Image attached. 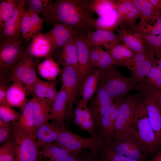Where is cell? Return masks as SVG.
<instances>
[{
  "label": "cell",
  "instance_id": "6da1fadb",
  "mask_svg": "<svg viewBox=\"0 0 161 161\" xmlns=\"http://www.w3.org/2000/svg\"><path fill=\"white\" fill-rule=\"evenodd\" d=\"M89 0H58L45 10L44 18L48 24L58 23L72 27L87 35L96 30V20Z\"/></svg>",
  "mask_w": 161,
  "mask_h": 161
},
{
  "label": "cell",
  "instance_id": "3957f363",
  "mask_svg": "<svg viewBox=\"0 0 161 161\" xmlns=\"http://www.w3.org/2000/svg\"><path fill=\"white\" fill-rule=\"evenodd\" d=\"M104 143V139L100 135L91 138L83 137L73 133L64 126H61L54 144L71 153L77 154L83 149H87L91 154L97 156Z\"/></svg>",
  "mask_w": 161,
  "mask_h": 161
},
{
  "label": "cell",
  "instance_id": "d590c367",
  "mask_svg": "<svg viewBox=\"0 0 161 161\" xmlns=\"http://www.w3.org/2000/svg\"><path fill=\"white\" fill-rule=\"evenodd\" d=\"M91 7L93 12L98 17L103 16L112 10L116 9L119 0H91Z\"/></svg>",
  "mask_w": 161,
  "mask_h": 161
},
{
  "label": "cell",
  "instance_id": "681fc988",
  "mask_svg": "<svg viewBox=\"0 0 161 161\" xmlns=\"http://www.w3.org/2000/svg\"><path fill=\"white\" fill-rule=\"evenodd\" d=\"M141 83L153 99L161 107V91L146 83Z\"/></svg>",
  "mask_w": 161,
  "mask_h": 161
},
{
  "label": "cell",
  "instance_id": "f546056e",
  "mask_svg": "<svg viewBox=\"0 0 161 161\" xmlns=\"http://www.w3.org/2000/svg\"><path fill=\"white\" fill-rule=\"evenodd\" d=\"M62 65H67L73 67L78 75L77 52L73 38L71 39L62 48L60 57V62Z\"/></svg>",
  "mask_w": 161,
  "mask_h": 161
},
{
  "label": "cell",
  "instance_id": "9c48e42d",
  "mask_svg": "<svg viewBox=\"0 0 161 161\" xmlns=\"http://www.w3.org/2000/svg\"><path fill=\"white\" fill-rule=\"evenodd\" d=\"M87 35L78 32L74 37L77 49L80 92L84 80L96 69L90 60L89 46L86 42Z\"/></svg>",
  "mask_w": 161,
  "mask_h": 161
},
{
  "label": "cell",
  "instance_id": "4dcf8cb0",
  "mask_svg": "<svg viewBox=\"0 0 161 161\" xmlns=\"http://www.w3.org/2000/svg\"><path fill=\"white\" fill-rule=\"evenodd\" d=\"M118 35L124 44L136 53L145 52L146 49L143 40L136 33H132L120 29Z\"/></svg>",
  "mask_w": 161,
  "mask_h": 161
},
{
  "label": "cell",
  "instance_id": "d6986e66",
  "mask_svg": "<svg viewBox=\"0 0 161 161\" xmlns=\"http://www.w3.org/2000/svg\"><path fill=\"white\" fill-rule=\"evenodd\" d=\"M104 47L112 57L118 62V66L130 69L135 53L122 42Z\"/></svg>",
  "mask_w": 161,
  "mask_h": 161
},
{
  "label": "cell",
  "instance_id": "d4e9b609",
  "mask_svg": "<svg viewBox=\"0 0 161 161\" xmlns=\"http://www.w3.org/2000/svg\"><path fill=\"white\" fill-rule=\"evenodd\" d=\"M27 49L34 58L50 57L49 56L53 51L50 41L41 32L32 38Z\"/></svg>",
  "mask_w": 161,
  "mask_h": 161
},
{
  "label": "cell",
  "instance_id": "e575fe53",
  "mask_svg": "<svg viewBox=\"0 0 161 161\" xmlns=\"http://www.w3.org/2000/svg\"><path fill=\"white\" fill-rule=\"evenodd\" d=\"M97 156V161H151L148 159L137 160L120 155L112 149L109 143H106L104 144Z\"/></svg>",
  "mask_w": 161,
  "mask_h": 161
},
{
  "label": "cell",
  "instance_id": "836d02e7",
  "mask_svg": "<svg viewBox=\"0 0 161 161\" xmlns=\"http://www.w3.org/2000/svg\"><path fill=\"white\" fill-rule=\"evenodd\" d=\"M43 148L41 153L46 161H64L71 154L66 150L52 143L48 144Z\"/></svg>",
  "mask_w": 161,
  "mask_h": 161
},
{
  "label": "cell",
  "instance_id": "2e32d148",
  "mask_svg": "<svg viewBox=\"0 0 161 161\" xmlns=\"http://www.w3.org/2000/svg\"><path fill=\"white\" fill-rule=\"evenodd\" d=\"M141 86L145 100L148 118L155 134L159 151L161 148V107L151 97L142 83Z\"/></svg>",
  "mask_w": 161,
  "mask_h": 161
},
{
  "label": "cell",
  "instance_id": "74e56055",
  "mask_svg": "<svg viewBox=\"0 0 161 161\" xmlns=\"http://www.w3.org/2000/svg\"><path fill=\"white\" fill-rule=\"evenodd\" d=\"M21 29V39H24L26 43L35 36L31 17L25 9L22 14Z\"/></svg>",
  "mask_w": 161,
  "mask_h": 161
},
{
  "label": "cell",
  "instance_id": "9a60e30c",
  "mask_svg": "<svg viewBox=\"0 0 161 161\" xmlns=\"http://www.w3.org/2000/svg\"><path fill=\"white\" fill-rule=\"evenodd\" d=\"M96 95L89 109L96 124L101 128V120L105 112L113 102L103 81L100 79Z\"/></svg>",
  "mask_w": 161,
  "mask_h": 161
},
{
  "label": "cell",
  "instance_id": "ba28073f",
  "mask_svg": "<svg viewBox=\"0 0 161 161\" xmlns=\"http://www.w3.org/2000/svg\"><path fill=\"white\" fill-rule=\"evenodd\" d=\"M20 41L8 40L0 42V80L11 74L12 69L22 57L26 49Z\"/></svg>",
  "mask_w": 161,
  "mask_h": 161
},
{
  "label": "cell",
  "instance_id": "f35d334b",
  "mask_svg": "<svg viewBox=\"0 0 161 161\" xmlns=\"http://www.w3.org/2000/svg\"><path fill=\"white\" fill-rule=\"evenodd\" d=\"M18 0H0V31L10 16Z\"/></svg>",
  "mask_w": 161,
  "mask_h": 161
},
{
  "label": "cell",
  "instance_id": "816d5d0a",
  "mask_svg": "<svg viewBox=\"0 0 161 161\" xmlns=\"http://www.w3.org/2000/svg\"><path fill=\"white\" fill-rule=\"evenodd\" d=\"M155 8L161 11V0H149Z\"/></svg>",
  "mask_w": 161,
  "mask_h": 161
},
{
  "label": "cell",
  "instance_id": "5bb4252c",
  "mask_svg": "<svg viewBox=\"0 0 161 161\" xmlns=\"http://www.w3.org/2000/svg\"><path fill=\"white\" fill-rule=\"evenodd\" d=\"M116 9L120 29L132 32L136 28L135 23L140 18V13L131 0H119Z\"/></svg>",
  "mask_w": 161,
  "mask_h": 161
},
{
  "label": "cell",
  "instance_id": "9f6ffc18",
  "mask_svg": "<svg viewBox=\"0 0 161 161\" xmlns=\"http://www.w3.org/2000/svg\"><path fill=\"white\" fill-rule=\"evenodd\" d=\"M155 63L161 71V57L157 58Z\"/></svg>",
  "mask_w": 161,
  "mask_h": 161
},
{
  "label": "cell",
  "instance_id": "1f68e13d",
  "mask_svg": "<svg viewBox=\"0 0 161 161\" xmlns=\"http://www.w3.org/2000/svg\"><path fill=\"white\" fill-rule=\"evenodd\" d=\"M22 110V113L19 119L14 122L19 128L24 131L34 133V126L31 99L27 102Z\"/></svg>",
  "mask_w": 161,
  "mask_h": 161
},
{
  "label": "cell",
  "instance_id": "7402d4cb",
  "mask_svg": "<svg viewBox=\"0 0 161 161\" xmlns=\"http://www.w3.org/2000/svg\"><path fill=\"white\" fill-rule=\"evenodd\" d=\"M61 126L56 121L52 123L47 122L41 125L35 133L38 147H44L48 144L55 142L58 137Z\"/></svg>",
  "mask_w": 161,
  "mask_h": 161
},
{
  "label": "cell",
  "instance_id": "c3c4849f",
  "mask_svg": "<svg viewBox=\"0 0 161 161\" xmlns=\"http://www.w3.org/2000/svg\"><path fill=\"white\" fill-rule=\"evenodd\" d=\"M102 47L101 46H89V56L92 63L95 66H97L100 57Z\"/></svg>",
  "mask_w": 161,
  "mask_h": 161
},
{
  "label": "cell",
  "instance_id": "8fae6325",
  "mask_svg": "<svg viewBox=\"0 0 161 161\" xmlns=\"http://www.w3.org/2000/svg\"><path fill=\"white\" fill-rule=\"evenodd\" d=\"M61 74V85L66 89L68 96V104L65 115L68 124L73 116V108L77 93L79 91V79L76 70L72 66L63 65Z\"/></svg>",
  "mask_w": 161,
  "mask_h": 161
},
{
  "label": "cell",
  "instance_id": "484cf974",
  "mask_svg": "<svg viewBox=\"0 0 161 161\" xmlns=\"http://www.w3.org/2000/svg\"><path fill=\"white\" fill-rule=\"evenodd\" d=\"M31 100L35 133L41 125L50 120L51 106L47 101L40 98L33 97Z\"/></svg>",
  "mask_w": 161,
  "mask_h": 161
},
{
  "label": "cell",
  "instance_id": "4fadbf2b",
  "mask_svg": "<svg viewBox=\"0 0 161 161\" xmlns=\"http://www.w3.org/2000/svg\"><path fill=\"white\" fill-rule=\"evenodd\" d=\"M24 0H18L13 12L0 31V42L8 40H21V24L22 14L25 9Z\"/></svg>",
  "mask_w": 161,
  "mask_h": 161
},
{
  "label": "cell",
  "instance_id": "277c9868",
  "mask_svg": "<svg viewBox=\"0 0 161 161\" xmlns=\"http://www.w3.org/2000/svg\"><path fill=\"white\" fill-rule=\"evenodd\" d=\"M100 69V79L104 83L107 90L113 100L124 96L133 89L140 90V84L133 81L131 78H127L121 74L113 66Z\"/></svg>",
  "mask_w": 161,
  "mask_h": 161
},
{
  "label": "cell",
  "instance_id": "ac0fdd59",
  "mask_svg": "<svg viewBox=\"0 0 161 161\" xmlns=\"http://www.w3.org/2000/svg\"><path fill=\"white\" fill-rule=\"evenodd\" d=\"M59 80L45 81L38 78L31 86H25L27 94L45 100L51 106L58 92L56 86Z\"/></svg>",
  "mask_w": 161,
  "mask_h": 161
},
{
  "label": "cell",
  "instance_id": "7bdbcfd3",
  "mask_svg": "<svg viewBox=\"0 0 161 161\" xmlns=\"http://www.w3.org/2000/svg\"><path fill=\"white\" fill-rule=\"evenodd\" d=\"M14 129L12 123L6 122L0 118V143L14 140Z\"/></svg>",
  "mask_w": 161,
  "mask_h": 161
},
{
  "label": "cell",
  "instance_id": "cb8c5ba5",
  "mask_svg": "<svg viewBox=\"0 0 161 161\" xmlns=\"http://www.w3.org/2000/svg\"><path fill=\"white\" fill-rule=\"evenodd\" d=\"M140 14V23L134 31L142 29L148 25L151 20L154 22L161 14V11L156 9L149 0H131Z\"/></svg>",
  "mask_w": 161,
  "mask_h": 161
},
{
  "label": "cell",
  "instance_id": "52a82bcc",
  "mask_svg": "<svg viewBox=\"0 0 161 161\" xmlns=\"http://www.w3.org/2000/svg\"><path fill=\"white\" fill-rule=\"evenodd\" d=\"M36 62L34 58L27 48L21 59L13 68L8 77L1 80L0 82L7 83L14 80H18L25 86L33 84L38 79L36 72Z\"/></svg>",
  "mask_w": 161,
  "mask_h": 161
},
{
  "label": "cell",
  "instance_id": "f907efd6",
  "mask_svg": "<svg viewBox=\"0 0 161 161\" xmlns=\"http://www.w3.org/2000/svg\"><path fill=\"white\" fill-rule=\"evenodd\" d=\"M7 88L2 83L0 85V106H5Z\"/></svg>",
  "mask_w": 161,
  "mask_h": 161
},
{
  "label": "cell",
  "instance_id": "60d3db41",
  "mask_svg": "<svg viewBox=\"0 0 161 161\" xmlns=\"http://www.w3.org/2000/svg\"><path fill=\"white\" fill-rule=\"evenodd\" d=\"M27 11H31L44 16L46 8L53 2L48 0H24Z\"/></svg>",
  "mask_w": 161,
  "mask_h": 161
},
{
  "label": "cell",
  "instance_id": "f6af8a7d",
  "mask_svg": "<svg viewBox=\"0 0 161 161\" xmlns=\"http://www.w3.org/2000/svg\"><path fill=\"white\" fill-rule=\"evenodd\" d=\"M156 22L153 25H147L144 28L135 30L134 33L156 35L161 34V14L156 18Z\"/></svg>",
  "mask_w": 161,
  "mask_h": 161
},
{
  "label": "cell",
  "instance_id": "7c38bea8",
  "mask_svg": "<svg viewBox=\"0 0 161 161\" xmlns=\"http://www.w3.org/2000/svg\"><path fill=\"white\" fill-rule=\"evenodd\" d=\"M155 56L154 52L148 49L143 52L135 53L129 70L133 81L137 84L146 83L147 76L156 63L157 58Z\"/></svg>",
  "mask_w": 161,
  "mask_h": 161
},
{
  "label": "cell",
  "instance_id": "e0dca14e",
  "mask_svg": "<svg viewBox=\"0 0 161 161\" xmlns=\"http://www.w3.org/2000/svg\"><path fill=\"white\" fill-rule=\"evenodd\" d=\"M53 24V28L44 34L50 41L53 51L62 49L78 32L72 27L66 24L55 23Z\"/></svg>",
  "mask_w": 161,
  "mask_h": 161
},
{
  "label": "cell",
  "instance_id": "7a4b0ae2",
  "mask_svg": "<svg viewBox=\"0 0 161 161\" xmlns=\"http://www.w3.org/2000/svg\"><path fill=\"white\" fill-rule=\"evenodd\" d=\"M126 134L136 138L148 156L157 151L156 138L148 118L144 96L137 106L132 126Z\"/></svg>",
  "mask_w": 161,
  "mask_h": 161
},
{
  "label": "cell",
  "instance_id": "83f0119b",
  "mask_svg": "<svg viewBox=\"0 0 161 161\" xmlns=\"http://www.w3.org/2000/svg\"><path fill=\"white\" fill-rule=\"evenodd\" d=\"M100 77V69H98L84 80L81 90L82 98L78 103L77 106L82 108L86 106L97 91Z\"/></svg>",
  "mask_w": 161,
  "mask_h": 161
},
{
  "label": "cell",
  "instance_id": "ee69618b",
  "mask_svg": "<svg viewBox=\"0 0 161 161\" xmlns=\"http://www.w3.org/2000/svg\"><path fill=\"white\" fill-rule=\"evenodd\" d=\"M21 115L18 112L10 107L0 106V118L6 122L18 121Z\"/></svg>",
  "mask_w": 161,
  "mask_h": 161
},
{
  "label": "cell",
  "instance_id": "ffe728a7",
  "mask_svg": "<svg viewBox=\"0 0 161 161\" xmlns=\"http://www.w3.org/2000/svg\"><path fill=\"white\" fill-rule=\"evenodd\" d=\"M27 95L25 86L19 81H13L7 89L5 106L19 107L22 110L27 102Z\"/></svg>",
  "mask_w": 161,
  "mask_h": 161
},
{
  "label": "cell",
  "instance_id": "5b68a950",
  "mask_svg": "<svg viewBox=\"0 0 161 161\" xmlns=\"http://www.w3.org/2000/svg\"><path fill=\"white\" fill-rule=\"evenodd\" d=\"M144 96L141 89L137 93L128 95L125 98L120 107L115 121V137L113 141L119 140L126 134L131 128L137 106Z\"/></svg>",
  "mask_w": 161,
  "mask_h": 161
},
{
  "label": "cell",
  "instance_id": "30bf717a",
  "mask_svg": "<svg viewBox=\"0 0 161 161\" xmlns=\"http://www.w3.org/2000/svg\"><path fill=\"white\" fill-rule=\"evenodd\" d=\"M117 154L137 160L148 159V156L142 145L133 135L127 134L119 140L109 143Z\"/></svg>",
  "mask_w": 161,
  "mask_h": 161
},
{
  "label": "cell",
  "instance_id": "11a10c76",
  "mask_svg": "<svg viewBox=\"0 0 161 161\" xmlns=\"http://www.w3.org/2000/svg\"><path fill=\"white\" fill-rule=\"evenodd\" d=\"M79 161H97V160L96 156L91 154V156L80 158Z\"/></svg>",
  "mask_w": 161,
  "mask_h": 161
},
{
  "label": "cell",
  "instance_id": "603a6c76",
  "mask_svg": "<svg viewBox=\"0 0 161 161\" xmlns=\"http://www.w3.org/2000/svg\"><path fill=\"white\" fill-rule=\"evenodd\" d=\"M68 104L66 91L62 85L51 106L50 119L55 120L58 124L64 126Z\"/></svg>",
  "mask_w": 161,
  "mask_h": 161
},
{
  "label": "cell",
  "instance_id": "b9f144b4",
  "mask_svg": "<svg viewBox=\"0 0 161 161\" xmlns=\"http://www.w3.org/2000/svg\"><path fill=\"white\" fill-rule=\"evenodd\" d=\"M146 83L155 89H161V71L156 63L153 64L148 73Z\"/></svg>",
  "mask_w": 161,
  "mask_h": 161
},
{
  "label": "cell",
  "instance_id": "db71d44e",
  "mask_svg": "<svg viewBox=\"0 0 161 161\" xmlns=\"http://www.w3.org/2000/svg\"><path fill=\"white\" fill-rule=\"evenodd\" d=\"M151 160V161H161V151H158L156 152Z\"/></svg>",
  "mask_w": 161,
  "mask_h": 161
},
{
  "label": "cell",
  "instance_id": "44dd1931",
  "mask_svg": "<svg viewBox=\"0 0 161 161\" xmlns=\"http://www.w3.org/2000/svg\"><path fill=\"white\" fill-rule=\"evenodd\" d=\"M124 97H120L116 99L102 116L100 135L104 139L105 143H109L114 140L115 128L112 121L111 115L116 107L122 103L125 99Z\"/></svg>",
  "mask_w": 161,
  "mask_h": 161
},
{
  "label": "cell",
  "instance_id": "8d00e7d4",
  "mask_svg": "<svg viewBox=\"0 0 161 161\" xmlns=\"http://www.w3.org/2000/svg\"><path fill=\"white\" fill-rule=\"evenodd\" d=\"M136 33L143 40L146 49L153 50L157 58L161 57V34L156 36Z\"/></svg>",
  "mask_w": 161,
  "mask_h": 161
},
{
  "label": "cell",
  "instance_id": "7dc6e473",
  "mask_svg": "<svg viewBox=\"0 0 161 161\" xmlns=\"http://www.w3.org/2000/svg\"><path fill=\"white\" fill-rule=\"evenodd\" d=\"M27 11L31 17L34 27V34L36 36L41 32L43 24L46 21L45 20L44 18L41 17L38 14L31 11Z\"/></svg>",
  "mask_w": 161,
  "mask_h": 161
},
{
  "label": "cell",
  "instance_id": "8992f818",
  "mask_svg": "<svg viewBox=\"0 0 161 161\" xmlns=\"http://www.w3.org/2000/svg\"><path fill=\"white\" fill-rule=\"evenodd\" d=\"M14 129L16 148V161H42L38 159V149L36 145L35 135L19 128L15 122Z\"/></svg>",
  "mask_w": 161,
  "mask_h": 161
},
{
  "label": "cell",
  "instance_id": "d6a6232c",
  "mask_svg": "<svg viewBox=\"0 0 161 161\" xmlns=\"http://www.w3.org/2000/svg\"><path fill=\"white\" fill-rule=\"evenodd\" d=\"M96 30L113 31L120 26V23L116 9L98 17L96 20Z\"/></svg>",
  "mask_w": 161,
  "mask_h": 161
},
{
  "label": "cell",
  "instance_id": "4316f807",
  "mask_svg": "<svg viewBox=\"0 0 161 161\" xmlns=\"http://www.w3.org/2000/svg\"><path fill=\"white\" fill-rule=\"evenodd\" d=\"M86 42L89 46H104L121 42L118 35L113 32L103 30L91 31L87 34Z\"/></svg>",
  "mask_w": 161,
  "mask_h": 161
},
{
  "label": "cell",
  "instance_id": "f1b7e54d",
  "mask_svg": "<svg viewBox=\"0 0 161 161\" xmlns=\"http://www.w3.org/2000/svg\"><path fill=\"white\" fill-rule=\"evenodd\" d=\"M46 59L37 66L38 72L40 75L48 81L55 80L57 77L61 74L62 69L59 64L55 62L50 57Z\"/></svg>",
  "mask_w": 161,
  "mask_h": 161
},
{
  "label": "cell",
  "instance_id": "bcb514c9",
  "mask_svg": "<svg viewBox=\"0 0 161 161\" xmlns=\"http://www.w3.org/2000/svg\"><path fill=\"white\" fill-rule=\"evenodd\" d=\"M114 65L118 66V62L106 51L102 50L97 67L100 69L108 68Z\"/></svg>",
  "mask_w": 161,
  "mask_h": 161
},
{
  "label": "cell",
  "instance_id": "f5cc1de1",
  "mask_svg": "<svg viewBox=\"0 0 161 161\" xmlns=\"http://www.w3.org/2000/svg\"><path fill=\"white\" fill-rule=\"evenodd\" d=\"M77 154L71 153L64 161H79L80 158Z\"/></svg>",
  "mask_w": 161,
  "mask_h": 161
},
{
  "label": "cell",
  "instance_id": "ab89813d",
  "mask_svg": "<svg viewBox=\"0 0 161 161\" xmlns=\"http://www.w3.org/2000/svg\"><path fill=\"white\" fill-rule=\"evenodd\" d=\"M15 139L4 142L0 147V161H16Z\"/></svg>",
  "mask_w": 161,
  "mask_h": 161
}]
</instances>
